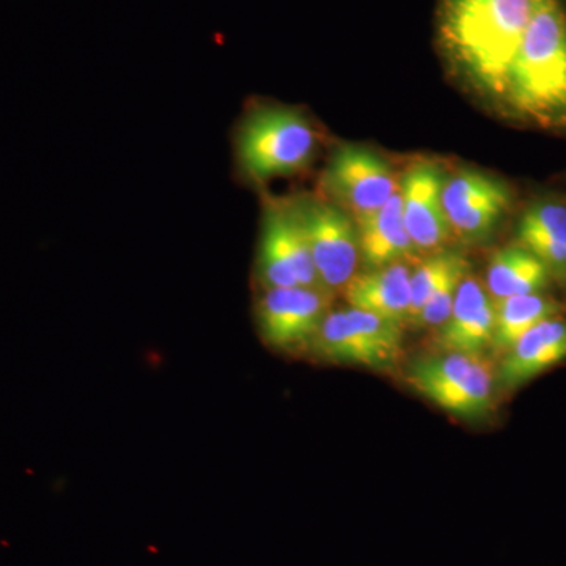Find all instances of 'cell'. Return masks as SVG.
Wrapping results in <instances>:
<instances>
[{
	"label": "cell",
	"instance_id": "1",
	"mask_svg": "<svg viewBox=\"0 0 566 566\" xmlns=\"http://www.w3.org/2000/svg\"><path fill=\"white\" fill-rule=\"evenodd\" d=\"M535 0H444L441 36L469 80L504 95L510 65L534 14Z\"/></svg>",
	"mask_w": 566,
	"mask_h": 566
},
{
	"label": "cell",
	"instance_id": "2",
	"mask_svg": "<svg viewBox=\"0 0 566 566\" xmlns=\"http://www.w3.org/2000/svg\"><path fill=\"white\" fill-rule=\"evenodd\" d=\"M504 96L531 117L566 109V17L557 0H535L534 14L510 65Z\"/></svg>",
	"mask_w": 566,
	"mask_h": 566
},
{
	"label": "cell",
	"instance_id": "3",
	"mask_svg": "<svg viewBox=\"0 0 566 566\" xmlns=\"http://www.w3.org/2000/svg\"><path fill=\"white\" fill-rule=\"evenodd\" d=\"M316 144L314 126L300 111L262 107L249 114L238 132V163L253 181L292 177L312 163Z\"/></svg>",
	"mask_w": 566,
	"mask_h": 566
},
{
	"label": "cell",
	"instance_id": "4",
	"mask_svg": "<svg viewBox=\"0 0 566 566\" xmlns=\"http://www.w3.org/2000/svg\"><path fill=\"white\" fill-rule=\"evenodd\" d=\"M493 364L485 354L444 353L409 365L406 381L428 401L461 419L485 417L493 405Z\"/></svg>",
	"mask_w": 566,
	"mask_h": 566
},
{
	"label": "cell",
	"instance_id": "5",
	"mask_svg": "<svg viewBox=\"0 0 566 566\" xmlns=\"http://www.w3.org/2000/svg\"><path fill=\"white\" fill-rule=\"evenodd\" d=\"M311 349L327 363L389 374L403 357V326L359 308H340L323 319Z\"/></svg>",
	"mask_w": 566,
	"mask_h": 566
},
{
	"label": "cell",
	"instance_id": "6",
	"mask_svg": "<svg viewBox=\"0 0 566 566\" xmlns=\"http://www.w3.org/2000/svg\"><path fill=\"white\" fill-rule=\"evenodd\" d=\"M303 226L319 282L327 293L344 292L359 264L357 227L340 208L322 202L294 207Z\"/></svg>",
	"mask_w": 566,
	"mask_h": 566
},
{
	"label": "cell",
	"instance_id": "7",
	"mask_svg": "<svg viewBox=\"0 0 566 566\" xmlns=\"http://www.w3.org/2000/svg\"><path fill=\"white\" fill-rule=\"evenodd\" d=\"M329 307L331 293L324 290L307 286L264 290L256 304L260 335L275 352L311 349Z\"/></svg>",
	"mask_w": 566,
	"mask_h": 566
},
{
	"label": "cell",
	"instance_id": "8",
	"mask_svg": "<svg viewBox=\"0 0 566 566\" xmlns=\"http://www.w3.org/2000/svg\"><path fill=\"white\" fill-rule=\"evenodd\" d=\"M259 270L264 290L292 286L324 290L294 207H274L266 211Z\"/></svg>",
	"mask_w": 566,
	"mask_h": 566
},
{
	"label": "cell",
	"instance_id": "9",
	"mask_svg": "<svg viewBox=\"0 0 566 566\" xmlns=\"http://www.w3.org/2000/svg\"><path fill=\"white\" fill-rule=\"evenodd\" d=\"M324 188L356 221L382 207L398 191L389 164L368 148L340 145L324 172Z\"/></svg>",
	"mask_w": 566,
	"mask_h": 566
},
{
	"label": "cell",
	"instance_id": "10",
	"mask_svg": "<svg viewBox=\"0 0 566 566\" xmlns=\"http://www.w3.org/2000/svg\"><path fill=\"white\" fill-rule=\"evenodd\" d=\"M442 203L450 232L465 243H479L509 210L512 193L499 178L464 169L447 178Z\"/></svg>",
	"mask_w": 566,
	"mask_h": 566
},
{
	"label": "cell",
	"instance_id": "11",
	"mask_svg": "<svg viewBox=\"0 0 566 566\" xmlns=\"http://www.w3.org/2000/svg\"><path fill=\"white\" fill-rule=\"evenodd\" d=\"M446 180L433 163L415 164L401 178L405 226L417 252L442 251L452 234L442 203Z\"/></svg>",
	"mask_w": 566,
	"mask_h": 566
},
{
	"label": "cell",
	"instance_id": "12",
	"mask_svg": "<svg viewBox=\"0 0 566 566\" xmlns=\"http://www.w3.org/2000/svg\"><path fill=\"white\" fill-rule=\"evenodd\" d=\"M495 303L485 285L465 277L458 289L449 318L436 333V345L444 353L485 354L493 346Z\"/></svg>",
	"mask_w": 566,
	"mask_h": 566
},
{
	"label": "cell",
	"instance_id": "13",
	"mask_svg": "<svg viewBox=\"0 0 566 566\" xmlns=\"http://www.w3.org/2000/svg\"><path fill=\"white\" fill-rule=\"evenodd\" d=\"M566 359V322L551 318L536 324L512 348L497 370L499 385L517 389Z\"/></svg>",
	"mask_w": 566,
	"mask_h": 566
},
{
	"label": "cell",
	"instance_id": "14",
	"mask_svg": "<svg viewBox=\"0 0 566 566\" xmlns=\"http://www.w3.org/2000/svg\"><path fill=\"white\" fill-rule=\"evenodd\" d=\"M411 268L406 263L389 264L356 274L345 286L348 307L370 312L403 326L411 307Z\"/></svg>",
	"mask_w": 566,
	"mask_h": 566
},
{
	"label": "cell",
	"instance_id": "15",
	"mask_svg": "<svg viewBox=\"0 0 566 566\" xmlns=\"http://www.w3.org/2000/svg\"><path fill=\"white\" fill-rule=\"evenodd\" d=\"M356 222L360 262L367 270L415 259L417 251L405 226L400 191L395 192L379 210Z\"/></svg>",
	"mask_w": 566,
	"mask_h": 566
},
{
	"label": "cell",
	"instance_id": "16",
	"mask_svg": "<svg viewBox=\"0 0 566 566\" xmlns=\"http://www.w3.org/2000/svg\"><path fill=\"white\" fill-rule=\"evenodd\" d=\"M545 264L523 244L506 245L488 264L485 289L494 303L543 292L549 283Z\"/></svg>",
	"mask_w": 566,
	"mask_h": 566
},
{
	"label": "cell",
	"instance_id": "17",
	"mask_svg": "<svg viewBox=\"0 0 566 566\" xmlns=\"http://www.w3.org/2000/svg\"><path fill=\"white\" fill-rule=\"evenodd\" d=\"M560 307L539 293L506 297L495 303L493 348L506 352L536 324L556 318Z\"/></svg>",
	"mask_w": 566,
	"mask_h": 566
},
{
	"label": "cell",
	"instance_id": "18",
	"mask_svg": "<svg viewBox=\"0 0 566 566\" xmlns=\"http://www.w3.org/2000/svg\"><path fill=\"white\" fill-rule=\"evenodd\" d=\"M465 268H469V262L464 253L449 251V249L431 253L422 264H419L411 274V307H409L408 323L416 318L434 290L449 275Z\"/></svg>",
	"mask_w": 566,
	"mask_h": 566
},
{
	"label": "cell",
	"instance_id": "19",
	"mask_svg": "<svg viewBox=\"0 0 566 566\" xmlns=\"http://www.w3.org/2000/svg\"><path fill=\"white\" fill-rule=\"evenodd\" d=\"M469 268L465 270L457 271L452 275L446 279L434 293L431 294L430 300L423 305L422 311L416 315L412 319L411 326L419 327V329H431V327H441L449 318L450 312H452L453 304H455L458 289L460 283L463 282L465 275H468Z\"/></svg>",
	"mask_w": 566,
	"mask_h": 566
},
{
	"label": "cell",
	"instance_id": "20",
	"mask_svg": "<svg viewBox=\"0 0 566 566\" xmlns=\"http://www.w3.org/2000/svg\"><path fill=\"white\" fill-rule=\"evenodd\" d=\"M517 232L542 234L566 245V207L558 203L534 205L524 212Z\"/></svg>",
	"mask_w": 566,
	"mask_h": 566
},
{
	"label": "cell",
	"instance_id": "21",
	"mask_svg": "<svg viewBox=\"0 0 566 566\" xmlns=\"http://www.w3.org/2000/svg\"><path fill=\"white\" fill-rule=\"evenodd\" d=\"M517 237L521 244L534 253L551 274L566 281V245L531 232H517Z\"/></svg>",
	"mask_w": 566,
	"mask_h": 566
}]
</instances>
